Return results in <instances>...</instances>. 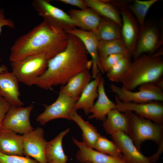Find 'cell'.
<instances>
[{
	"mask_svg": "<svg viewBox=\"0 0 163 163\" xmlns=\"http://www.w3.org/2000/svg\"><path fill=\"white\" fill-rule=\"evenodd\" d=\"M163 52L153 54H143L134 59L130 66L120 79L122 87L133 91L142 85L155 84L163 75Z\"/></svg>",
	"mask_w": 163,
	"mask_h": 163,
	"instance_id": "cell-3",
	"label": "cell"
},
{
	"mask_svg": "<svg viewBox=\"0 0 163 163\" xmlns=\"http://www.w3.org/2000/svg\"><path fill=\"white\" fill-rule=\"evenodd\" d=\"M49 60L44 54L29 56L11 62L12 72L19 82L31 86L46 71Z\"/></svg>",
	"mask_w": 163,
	"mask_h": 163,
	"instance_id": "cell-5",
	"label": "cell"
},
{
	"mask_svg": "<svg viewBox=\"0 0 163 163\" xmlns=\"http://www.w3.org/2000/svg\"><path fill=\"white\" fill-rule=\"evenodd\" d=\"M74 143L79 149L76 158L81 163H127L120 159L96 151L72 137Z\"/></svg>",
	"mask_w": 163,
	"mask_h": 163,
	"instance_id": "cell-17",
	"label": "cell"
},
{
	"mask_svg": "<svg viewBox=\"0 0 163 163\" xmlns=\"http://www.w3.org/2000/svg\"><path fill=\"white\" fill-rule=\"evenodd\" d=\"M92 78L89 70L82 71L71 78L61 87L60 91L78 99L80 95Z\"/></svg>",
	"mask_w": 163,
	"mask_h": 163,
	"instance_id": "cell-21",
	"label": "cell"
},
{
	"mask_svg": "<svg viewBox=\"0 0 163 163\" xmlns=\"http://www.w3.org/2000/svg\"><path fill=\"white\" fill-rule=\"evenodd\" d=\"M110 91L124 102L143 103L153 101H163V91L155 84L147 83L139 87L138 91H133L111 84Z\"/></svg>",
	"mask_w": 163,
	"mask_h": 163,
	"instance_id": "cell-6",
	"label": "cell"
},
{
	"mask_svg": "<svg viewBox=\"0 0 163 163\" xmlns=\"http://www.w3.org/2000/svg\"><path fill=\"white\" fill-rule=\"evenodd\" d=\"M68 13L76 27L84 30L93 31L95 33L103 20L96 12L88 8L84 10L72 9Z\"/></svg>",
	"mask_w": 163,
	"mask_h": 163,
	"instance_id": "cell-18",
	"label": "cell"
},
{
	"mask_svg": "<svg viewBox=\"0 0 163 163\" xmlns=\"http://www.w3.org/2000/svg\"><path fill=\"white\" fill-rule=\"evenodd\" d=\"M101 77V74L99 73L96 78L87 85L76 102L75 110L82 109L86 115L89 114L95 100L98 97V86Z\"/></svg>",
	"mask_w": 163,
	"mask_h": 163,
	"instance_id": "cell-23",
	"label": "cell"
},
{
	"mask_svg": "<svg viewBox=\"0 0 163 163\" xmlns=\"http://www.w3.org/2000/svg\"><path fill=\"white\" fill-rule=\"evenodd\" d=\"M24 155L33 158L39 163H48L45 155L47 142L42 128L38 127L22 135Z\"/></svg>",
	"mask_w": 163,
	"mask_h": 163,
	"instance_id": "cell-13",
	"label": "cell"
},
{
	"mask_svg": "<svg viewBox=\"0 0 163 163\" xmlns=\"http://www.w3.org/2000/svg\"><path fill=\"white\" fill-rule=\"evenodd\" d=\"M33 108L32 104L25 107L11 106L3 120L2 129L23 135L34 129L30 119Z\"/></svg>",
	"mask_w": 163,
	"mask_h": 163,
	"instance_id": "cell-11",
	"label": "cell"
},
{
	"mask_svg": "<svg viewBox=\"0 0 163 163\" xmlns=\"http://www.w3.org/2000/svg\"><path fill=\"white\" fill-rule=\"evenodd\" d=\"M4 26L14 28L15 27L13 21L9 18H6L5 16L4 8H0V34L2 30V27ZM1 60L0 58V60Z\"/></svg>",
	"mask_w": 163,
	"mask_h": 163,
	"instance_id": "cell-35",
	"label": "cell"
},
{
	"mask_svg": "<svg viewBox=\"0 0 163 163\" xmlns=\"http://www.w3.org/2000/svg\"><path fill=\"white\" fill-rule=\"evenodd\" d=\"M103 126L108 134L110 135L118 131L123 132L127 135L129 129L128 118L124 113L116 109L110 110L103 121Z\"/></svg>",
	"mask_w": 163,
	"mask_h": 163,
	"instance_id": "cell-24",
	"label": "cell"
},
{
	"mask_svg": "<svg viewBox=\"0 0 163 163\" xmlns=\"http://www.w3.org/2000/svg\"><path fill=\"white\" fill-rule=\"evenodd\" d=\"M113 141L119 148L127 163H154L152 156L144 155L128 135L120 131L111 135Z\"/></svg>",
	"mask_w": 163,
	"mask_h": 163,
	"instance_id": "cell-15",
	"label": "cell"
},
{
	"mask_svg": "<svg viewBox=\"0 0 163 163\" xmlns=\"http://www.w3.org/2000/svg\"><path fill=\"white\" fill-rule=\"evenodd\" d=\"M114 4L119 9L122 19V39L133 56L135 50L140 27L135 17L126 6L121 3Z\"/></svg>",
	"mask_w": 163,
	"mask_h": 163,
	"instance_id": "cell-12",
	"label": "cell"
},
{
	"mask_svg": "<svg viewBox=\"0 0 163 163\" xmlns=\"http://www.w3.org/2000/svg\"><path fill=\"white\" fill-rule=\"evenodd\" d=\"M155 84L159 88L163 91V79L162 78L157 81Z\"/></svg>",
	"mask_w": 163,
	"mask_h": 163,
	"instance_id": "cell-37",
	"label": "cell"
},
{
	"mask_svg": "<svg viewBox=\"0 0 163 163\" xmlns=\"http://www.w3.org/2000/svg\"><path fill=\"white\" fill-rule=\"evenodd\" d=\"M8 67L4 65L0 66V73H3L8 71Z\"/></svg>",
	"mask_w": 163,
	"mask_h": 163,
	"instance_id": "cell-38",
	"label": "cell"
},
{
	"mask_svg": "<svg viewBox=\"0 0 163 163\" xmlns=\"http://www.w3.org/2000/svg\"><path fill=\"white\" fill-rule=\"evenodd\" d=\"M69 130V129H66L47 142L45 155L48 163H67L68 158L63 151L62 141L64 137Z\"/></svg>",
	"mask_w": 163,
	"mask_h": 163,
	"instance_id": "cell-22",
	"label": "cell"
},
{
	"mask_svg": "<svg viewBox=\"0 0 163 163\" xmlns=\"http://www.w3.org/2000/svg\"><path fill=\"white\" fill-rule=\"evenodd\" d=\"M32 7L43 20L64 30L75 28L72 19L63 10L51 4L46 0H34Z\"/></svg>",
	"mask_w": 163,
	"mask_h": 163,
	"instance_id": "cell-7",
	"label": "cell"
},
{
	"mask_svg": "<svg viewBox=\"0 0 163 163\" xmlns=\"http://www.w3.org/2000/svg\"><path fill=\"white\" fill-rule=\"evenodd\" d=\"M84 1L87 8L92 9L99 15L105 17L121 27L122 21L120 13L112 4L99 0H85Z\"/></svg>",
	"mask_w": 163,
	"mask_h": 163,
	"instance_id": "cell-25",
	"label": "cell"
},
{
	"mask_svg": "<svg viewBox=\"0 0 163 163\" xmlns=\"http://www.w3.org/2000/svg\"><path fill=\"white\" fill-rule=\"evenodd\" d=\"M0 152L7 155L23 156L22 135L2 129L0 131Z\"/></svg>",
	"mask_w": 163,
	"mask_h": 163,
	"instance_id": "cell-20",
	"label": "cell"
},
{
	"mask_svg": "<svg viewBox=\"0 0 163 163\" xmlns=\"http://www.w3.org/2000/svg\"><path fill=\"white\" fill-rule=\"evenodd\" d=\"M85 163H91L89 162H85Z\"/></svg>",
	"mask_w": 163,
	"mask_h": 163,
	"instance_id": "cell-39",
	"label": "cell"
},
{
	"mask_svg": "<svg viewBox=\"0 0 163 163\" xmlns=\"http://www.w3.org/2000/svg\"><path fill=\"white\" fill-rule=\"evenodd\" d=\"M69 34L43 20L17 39L10 49L11 62L29 56L44 54L49 60L63 51L68 43Z\"/></svg>",
	"mask_w": 163,
	"mask_h": 163,
	"instance_id": "cell-2",
	"label": "cell"
},
{
	"mask_svg": "<svg viewBox=\"0 0 163 163\" xmlns=\"http://www.w3.org/2000/svg\"><path fill=\"white\" fill-rule=\"evenodd\" d=\"M69 34L78 37L84 45L90 55L92 62V78L94 79L101 72H104L100 62L98 52L99 41L96 33L93 31H87L75 28L65 30Z\"/></svg>",
	"mask_w": 163,
	"mask_h": 163,
	"instance_id": "cell-14",
	"label": "cell"
},
{
	"mask_svg": "<svg viewBox=\"0 0 163 163\" xmlns=\"http://www.w3.org/2000/svg\"><path fill=\"white\" fill-rule=\"evenodd\" d=\"M127 116L129 124L128 135L140 151L141 144L151 140L159 145L163 142L162 125L143 118L130 111L124 112Z\"/></svg>",
	"mask_w": 163,
	"mask_h": 163,
	"instance_id": "cell-4",
	"label": "cell"
},
{
	"mask_svg": "<svg viewBox=\"0 0 163 163\" xmlns=\"http://www.w3.org/2000/svg\"><path fill=\"white\" fill-rule=\"evenodd\" d=\"M11 106L5 99L0 96V131L2 129L3 120Z\"/></svg>",
	"mask_w": 163,
	"mask_h": 163,
	"instance_id": "cell-34",
	"label": "cell"
},
{
	"mask_svg": "<svg viewBox=\"0 0 163 163\" xmlns=\"http://www.w3.org/2000/svg\"><path fill=\"white\" fill-rule=\"evenodd\" d=\"M95 33L99 41H109L122 39L121 27L110 21L103 19Z\"/></svg>",
	"mask_w": 163,
	"mask_h": 163,
	"instance_id": "cell-28",
	"label": "cell"
},
{
	"mask_svg": "<svg viewBox=\"0 0 163 163\" xmlns=\"http://www.w3.org/2000/svg\"><path fill=\"white\" fill-rule=\"evenodd\" d=\"M61 2L67 4L77 7L82 10L86 9V6L84 0H60Z\"/></svg>",
	"mask_w": 163,
	"mask_h": 163,
	"instance_id": "cell-36",
	"label": "cell"
},
{
	"mask_svg": "<svg viewBox=\"0 0 163 163\" xmlns=\"http://www.w3.org/2000/svg\"><path fill=\"white\" fill-rule=\"evenodd\" d=\"M98 52L101 64L108 56L111 54L124 53L132 55L122 39L109 41H99Z\"/></svg>",
	"mask_w": 163,
	"mask_h": 163,
	"instance_id": "cell-27",
	"label": "cell"
},
{
	"mask_svg": "<svg viewBox=\"0 0 163 163\" xmlns=\"http://www.w3.org/2000/svg\"><path fill=\"white\" fill-rule=\"evenodd\" d=\"M158 1L135 0L129 6V9L135 17L140 27L145 24V17L150 8Z\"/></svg>",
	"mask_w": 163,
	"mask_h": 163,
	"instance_id": "cell-29",
	"label": "cell"
},
{
	"mask_svg": "<svg viewBox=\"0 0 163 163\" xmlns=\"http://www.w3.org/2000/svg\"><path fill=\"white\" fill-rule=\"evenodd\" d=\"M98 98L96 102L90 109L88 117L90 119L95 118L104 121L108 113L116 109V104L108 97L105 92L104 80L101 76L98 86Z\"/></svg>",
	"mask_w": 163,
	"mask_h": 163,
	"instance_id": "cell-19",
	"label": "cell"
},
{
	"mask_svg": "<svg viewBox=\"0 0 163 163\" xmlns=\"http://www.w3.org/2000/svg\"><path fill=\"white\" fill-rule=\"evenodd\" d=\"M78 99L60 91L56 101L51 104H44V111L38 115L36 121L42 125L53 119L63 118L71 120V116L75 110L74 107Z\"/></svg>",
	"mask_w": 163,
	"mask_h": 163,
	"instance_id": "cell-8",
	"label": "cell"
},
{
	"mask_svg": "<svg viewBox=\"0 0 163 163\" xmlns=\"http://www.w3.org/2000/svg\"><path fill=\"white\" fill-rule=\"evenodd\" d=\"M162 34L156 25L150 23L145 24L140 27L133 58L143 54H153L163 44Z\"/></svg>",
	"mask_w": 163,
	"mask_h": 163,
	"instance_id": "cell-10",
	"label": "cell"
},
{
	"mask_svg": "<svg viewBox=\"0 0 163 163\" xmlns=\"http://www.w3.org/2000/svg\"><path fill=\"white\" fill-rule=\"evenodd\" d=\"M0 163H39L27 156L7 155L0 152Z\"/></svg>",
	"mask_w": 163,
	"mask_h": 163,
	"instance_id": "cell-32",
	"label": "cell"
},
{
	"mask_svg": "<svg viewBox=\"0 0 163 163\" xmlns=\"http://www.w3.org/2000/svg\"><path fill=\"white\" fill-rule=\"evenodd\" d=\"M19 82L14 74L8 71L0 73V96L5 99L11 106H22L20 99Z\"/></svg>",
	"mask_w": 163,
	"mask_h": 163,
	"instance_id": "cell-16",
	"label": "cell"
},
{
	"mask_svg": "<svg viewBox=\"0 0 163 163\" xmlns=\"http://www.w3.org/2000/svg\"><path fill=\"white\" fill-rule=\"evenodd\" d=\"M94 149L99 152L126 161L123 154L115 142L104 136H100Z\"/></svg>",
	"mask_w": 163,
	"mask_h": 163,
	"instance_id": "cell-30",
	"label": "cell"
},
{
	"mask_svg": "<svg viewBox=\"0 0 163 163\" xmlns=\"http://www.w3.org/2000/svg\"><path fill=\"white\" fill-rule=\"evenodd\" d=\"M87 54L80 40L69 34L66 48L48 61L46 70L34 81L33 85L47 90L64 85L76 74L92 67V61L89 59Z\"/></svg>",
	"mask_w": 163,
	"mask_h": 163,
	"instance_id": "cell-1",
	"label": "cell"
},
{
	"mask_svg": "<svg viewBox=\"0 0 163 163\" xmlns=\"http://www.w3.org/2000/svg\"><path fill=\"white\" fill-rule=\"evenodd\" d=\"M71 118V120L75 122L81 129L82 142L94 149L97 139L101 136L97 129L88 122L84 120L77 113L76 110L72 112Z\"/></svg>",
	"mask_w": 163,
	"mask_h": 163,
	"instance_id": "cell-26",
	"label": "cell"
},
{
	"mask_svg": "<svg viewBox=\"0 0 163 163\" xmlns=\"http://www.w3.org/2000/svg\"><path fill=\"white\" fill-rule=\"evenodd\" d=\"M132 55H127L118 61L107 72V76L111 82H119L122 77L129 68Z\"/></svg>",
	"mask_w": 163,
	"mask_h": 163,
	"instance_id": "cell-31",
	"label": "cell"
},
{
	"mask_svg": "<svg viewBox=\"0 0 163 163\" xmlns=\"http://www.w3.org/2000/svg\"><path fill=\"white\" fill-rule=\"evenodd\" d=\"M116 109L122 112H134L137 115L157 123H163V104L160 101H153L143 103L124 102L115 95Z\"/></svg>",
	"mask_w": 163,
	"mask_h": 163,
	"instance_id": "cell-9",
	"label": "cell"
},
{
	"mask_svg": "<svg viewBox=\"0 0 163 163\" xmlns=\"http://www.w3.org/2000/svg\"><path fill=\"white\" fill-rule=\"evenodd\" d=\"M127 55H132L130 54L118 53L108 56L101 63L104 73L107 72L118 61Z\"/></svg>",
	"mask_w": 163,
	"mask_h": 163,
	"instance_id": "cell-33",
	"label": "cell"
}]
</instances>
